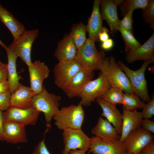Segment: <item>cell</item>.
Here are the masks:
<instances>
[{"instance_id": "obj_6", "label": "cell", "mask_w": 154, "mask_h": 154, "mask_svg": "<svg viewBox=\"0 0 154 154\" xmlns=\"http://www.w3.org/2000/svg\"><path fill=\"white\" fill-rule=\"evenodd\" d=\"M37 29L25 30L9 46L18 57L28 66L31 64V50L33 44L38 37Z\"/></svg>"}, {"instance_id": "obj_46", "label": "cell", "mask_w": 154, "mask_h": 154, "mask_svg": "<svg viewBox=\"0 0 154 154\" xmlns=\"http://www.w3.org/2000/svg\"><path fill=\"white\" fill-rule=\"evenodd\" d=\"M2 63L1 62V61L0 60V65L2 64Z\"/></svg>"}, {"instance_id": "obj_43", "label": "cell", "mask_w": 154, "mask_h": 154, "mask_svg": "<svg viewBox=\"0 0 154 154\" xmlns=\"http://www.w3.org/2000/svg\"><path fill=\"white\" fill-rule=\"evenodd\" d=\"M86 152L81 149L71 150L70 151L69 154H86Z\"/></svg>"}, {"instance_id": "obj_15", "label": "cell", "mask_w": 154, "mask_h": 154, "mask_svg": "<svg viewBox=\"0 0 154 154\" xmlns=\"http://www.w3.org/2000/svg\"><path fill=\"white\" fill-rule=\"evenodd\" d=\"M30 75V87L35 94L40 92L44 80L49 76L50 70L44 62L37 60L28 66Z\"/></svg>"}, {"instance_id": "obj_32", "label": "cell", "mask_w": 154, "mask_h": 154, "mask_svg": "<svg viewBox=\"0 0 154 154\" xmlns=\"http://www.w3.org/2000/svg\"><path fill=\"white\" fill-rule=\"evenodd\" d=\"M133 12V11L132 10L129 11L124 16L123 18L121 20H120L119 29H124L133 34V21L132 19V16Z\"/></svg>"}, {"instance_id": "obj_11", "label": "cell", "mask_w": 154, "mask_h": 154, "mask_svg": "<svg viewBox=\"0 0 154 154\" xmlns=\"http://www.w3.org/2000/svg\"><path fill=\"white\" fill-rule=\"evenodd\" d=\"M40 112L33 107L21 108L9 107L3 112L4 122L13 121L25 126L35 125L38 119Z\"/></svg>"}, {"instance_id": "obj_21", "label": "cell", "mask_w": 154, "mask_h": 154, "mask_svg": "<svg viewBox=\"0 0 154 154\" xmlns=\"http://www.w3.org/2000/svg\"><path fill=\"white\" fill-rule=\"evenodd\" d=\"M77 49L69 34H66L57 43L54 56L59 61L74 60Z\"/></svg>"}, {"instance_id": "obj_1", "label": "cell", "mask_w": 154, "mask_h": 154, "mask_svg": "<svg viewBox=\"0 0 154 154\" xmlns=\"http://www.w3.org/2000/svg\"><path fill=\"white\" fill-rule=\"evenodd\" d=\"M100 70L111 87L119 88L125 93H133L129 80L112 56L106 57Z\"/></svg>"}, {"instance_id": "obj_5", "label": "cell", "mask_w": 154, "mask_h": 154, "mask_svg": "<svg viewBox=\"0 0 154 154\" xmlns=\"http://www.w3.org/2000/svg\"><path fill=\"white\" fill-rule=\"evenodd\" d=\"M61 97L49 93L43 86L41 91L35 94L32 98V107L42 112L46 122L50 123L52 118L58 112Z\"/></svg>"}, {"instance_id": "obj_30", "label": "cell", "mask_w": 154, "mask_h": 154, "mask_svg": "<svg viewBox=\"0 0 154 154\" xmlns=\"http://www.w3.org/2000/svg\"><path fill=\"white\" fill-rule=\"evenodd\" d=\"M125 44V54L140 47L141 44L135 38L133 34L127 30L119 29Z\"/></svg>"}, {"instance_id": "obj_10", "label": "cell", "mask_w": 154, "mask_h": 154, "mask_svg": "<svg viewBox=\"0 0 154 154\" xmlns=\"http://www.w3.org/2000/svg\"><path fill=\"white\" fill-rule=\"evenodd\" d=\"M82 69L75 60L59 61L55 65L53 69L55 84L62 90L73 76Z\"/></svg>"}, {"instance_id": "obj_27", "label": "cell", "mask_w": 154, "mask_h": 154, "mask_svg": "<svg viewBox=\"0 0 154 154\" xmlns=\"http://www.w3.org/2000/svg\"><path fill=\"white\" fill-rule=\"evenodd\" d=\"M146 104L134 93L123 94L121 104L127 110H137L138 108H143Z\"/></svg>"}, {"instance_id": "obj_18", "label": "cell", "mask_w": 154, "mask_h": 154, "mask_svg": "<svg viewBox=\"0 0 154 154\" xmlns=\"http://www.w3.org/2000/svg\"><path fill=\"white\" fill-rule=\"evenodd\" d=\"M35 94L30 87L21 83L17 89L11 94L10 107L21 108L32 107V98Z\"/></svg>"}, {"instance_id": "obj_9", "label": "cell", "mask_w": 154, "mask_h": 154, "mask_svg": "<svg viewBox=\"0 0 154 154\" xmlns=\"http://www.w3.org/2000/svg\"><path fill=\"white\" fill-rule=\"evenodd\" d=\"M62 136L64 146L62 154H69L71 150L77 149L86 151L90 148L91 138L81 129H65L63 130Z\"/></svg>"}, {"instance_id": "obj_39", "label": "cell", "mask_w": 154, "mask_h": 154, "mask_svg": "<svg viewBox=\"0 0 154 154\" xmlns=\"http://www.w3.org/2000/svg\"><path fill=\"white\" fill-rule=\"evenodd\" d=\"M114 45V42L113 40L109 38L108 40L102 42L101 46L103 49L106 50H108L112 48Z\"/></svg>"}, {"instance_id": "obj_23", "label": "cell", "mask_w": 154, "mask_h": 154, "mask_svg": "<svg viewBox=\"0 0 154 154\" xmlns=\"http://www.w3.org/2000/svg\"><path fill=\"white\" fill-rule=\"evenodd\" d=\"M5 50L7 52L8 59L7 81L9 91L11 94L18 88L20 84L19 81L22 78L18 75L17 71L16 61L18 57L9 46Z\"/></svg>"}, {"instance_id": "obj_37", "label": "cell", "mask_w": 154, "mask_h": 154, "mask_svg": "<svg viewBox=\"0 0 154 154\" xmlns=\"http://www.w3.org/2000/svg\"><path fill=\"white\" fill-rule=\"evenodd\" d=\"M7 64L2 63L0 65V83L7 81Z\"/></svg>"}, {"instance_id": "obj_41", "label": "cell", "mask_w": 154, "mask_h": 154, "mask_svg": "<svg viewBox=\"0 0 154 154\" xmlns=\"http://www.w3.org/2000/svg\"><path fill=\"white\" fill-rule=\"evenodd\" d=\"M9 92L7 80L0 83V94Z\"/></svg>"}, {"instance_id": "obj_17", "label": "cell", "mask_w": 154, "mask_h": 154, "mask_svg": "<svg viewBox=\"0 0 154 154\" xmlns=\"http://www.w3.org/2000/svg\"><path fill=\"white\" fill-rule=\"evenodd\" d=\"M122 108V126L119 140L123 143L131 131L141 127L143 118L141 112L127 111L123 106Z\"/></svg>"}, {"instance_id": "obj_40", "label": "cell", "mask_w": 154, "mask_h": 154, "mask_svg": "<svg viewBox=\"0 0 154 154\" xmlns=\"http://www.w3.org/2000/svg\"><path fill=\"white\" fill-rule=\"evenodd\" d=\"M142 151L145 154H154V143L153 141L147 145Z\"/></svg>"}, {"instance_id": "obj_2", "label": "cell", "mask_w": 154, "mask_h": 154, "mask_svg": "<svg viewBox=\"0 0 154 154\" xmlns=\"http://www.w3.org/2000/svg\"><path fill=\"white\" fill-rule=\"evenodd\" d=\"M85 113L81 104L62 107L53 117L55 125L60 130L81 129Z\"/></svg>"}, {"instance_id": "obj_45", "label": "cell", "mask_w": 154, "mask_h": 154, "mask_svg": "<svg viewBox=\"0 0 154 154\" xmlns=\"http://www.w3.org/2000/svg\"><path fill=\"white\" fill-rule=\"evenodd\" d=\"M135 154H145L143 151H141Z\"/></svg>"}, {"instance_id": "obj_22", "label": "cell", "mask_w": 154, "mask_h": 154, "mask_svg": "<svg viewBox=\"0 0 154 154\" xmlns=\"http://www.w3.org/2000/svg\"><path fill=\"white\" fill-rule=\"evenodd\" d=\"M154 33L143 45L126 54V59L129 63L135 61L149 60L154 56Z\"/></svg>"}, {"instance_id": "obj_13", "label": "cell", "mask_w": 154, "mask_h": 154, "mask_svg": "<svg viewBox=\"0 0 154 154\" xmlns=\"http://www.w3.org/2000/svg\"><path fill=\"white\" fill-rule=\"evenodd\" d=\"M94 75V71L82 69L73 76L62 90L70 99L79 97L84 86L92 80Z\"/></svg>"}, {"instance_id": "obj_24", "label": "cell", "mask_w": 154, "mask_h": 154, "mask_svg": "<svg viewBox=\"0 0 154 154\" xmlns=\"http://www.w3.org/2000/svg\"><path fill=\"white\" fill-rule=\"evenodd\" d=\"M91 133L95 136L104 139L116 140L120 137L116 129L106 119L101 116L97 124L92 129Z\"/></svg>"}, {"instance_id": "obj_20", "label": "cell", "mask_w": 154, "mask_h": 154, "mask_svg": "<svg viewBox=\"0 0 154 154\" xmlns=\"http://www.w3.org/2000/svg\"><path fill=\"white\" fill-rule=\"evenodd\" d=\"M101 0L94 1L92 11L86 26L89 38L95 42L99 40L98 35L102 28V19L100 10Z\"/></svg>"}, {"instance_id": "obj_7", "label": "cell", "mask_w": 154, "mask_h": 154, "mask_svg": "<svg viewBox=\"0 0 154 154\" xmlns=\"http://www.w3.org/2000/svg\"><path fill=\"white\" fill-rule=\"evenodd\" d=\"M111 87L104 75L101 73L99 77L88 82L81 91L79 97L82 106H88L104 92Z\"/></svg>"}, {"instance_id": "obj_42", "label": "cell", "mask_w": 154, "mask_h": 154, "mask_svg": "<svg viewBox=\"0 0 154 154\" xmlns=\"http://www.w3.org/2000/svg\"><path fill=\"white\" fill-rule=\"evenodd\" d=\"M3 112L0 110V141H4L3 131Z\"/></svg>"}, {"instance_id": "obj_35", "label": "cell", "mask_w": 154, "mask_h": 154, "mask_svg": "<svg viewBox=\"0 0 154 154\" xmlns=\"http://www.w3.org/2000/svg\"><path fill=\"white\" fill-rule=\"evenodd\" d=\"M47 131V130L44 133L43 140L39 142L32 154H50L44 142L45 134Z\"/></svg>"}, {"instance_id": "obj_8", "label": "cell", "mask_w": 154, "mask_h": 154, "mask_svg": "<svg viewBox=\"0 0 154 154\" xmlns=\"http://www.w3.org/2000/svg\"><path fill=\"white\" fill-rule=\"evenodd\" d=\"M153 139L151 132L140 127L131 131L123 143L126 154H135L141 151Z\"/></svg>"}, {"instance_id": "obj_34", "label": "cell", "mask_w": 154, "mask_h": 154, "mask_svg": "<svg viewBox=\"0 0 154 154\" xmlns=\"http://www.w3.org/2000/svg\"><path fill=\"white\" fill-rule=\"evenodd\" d=\"M11 95L9 92L0 94V110H6L10 107Z\"/></svg>"}, {"instance_id": "obj_3", "label": "cell", "mask_w": 154, "mask_h": 154, "mask_svg": "<svg viewBox=\"0 0 154 154\" xmlns=\"http://www.w3.org/2000/svg\"><path fill=\"white\" fill-rule=\"evenodd\" d=\"M154 62V57L153 56L150 59L144 61L140 68L133 70L129 68L121 61H118V64L129 80L133 92L144 102H148L151 99L148 94L145 73L148 65Z\"/></svg>"}, {"instance_id": "obj_12", "label": "cell", "mask_w": 154, "mask_h": 154, "mask_svg": "<svg viewBox=\"0 0 154 154\" xmlns=\"http://www.w3.org/2000/svg\"><path fill=\"white\" fill-rule=\"evenodd\" d=\"M91 139L90 149L92 154H126L123 143L119 139L106 140L95 136Z\"/></svg>"}, {"instance_id": "obj_19", "label": "cell", "mask_w": 154, "mask_h": 154, "mask_svg": "<svg viewBox=\"0 0 154 154\" xmlns=\"http://www.w3.org/2000/svg\"><path fill=\"white\" fill-rule=\"evenodd\" d=\"M96 100L102 110V116L112 124L120 136L122 129V114L117 109L116 106L108 103L101 97L98 98Z\"/></svg>"}, {"instance_id": "obj_36", "label": "cell", "mask_w": 154, "mask_h": 154, "mask_svg": "<svg viewBox=\"0 0 154 154\" xmlns=\"http://www.w3.org/2000/svg\"><path fill=\"white\" fill-rule=\"evenodd\" d=\"M141 126L145 129L150 132L154 133V121L149 119H144L142 120Z\"/></svg>"}, {"instance_id": "obj_38", "label": "cell", "mask_w": 154, "mask_h": 154, "mask_svg": "<svg viewBox=\"0 0 154 154\" xmlns=\"http://www.w3.org/2000/svg\"><path fill=\"white\" fill-rule=\"evenodd\" d=\"M109 31L105 27H103L98 35L99 40L103 42L109 38Z\"/></svg>"}, {"instance_id": "obj_26", "label": "cell", "mask_w": 154, "mask_h": 154, "mask_svg": "<svg viewBox=\"0 0 154 154\" xmlns=\"http://www.w3.org/2000/svg\"><path fill=\"white\" fill-rule=\"evenodd\" d=\"M86 26L82 22L74 24L69 34L74 43L77 50L84 43L87 38L86 37Z\"/></svg>"}, {"instance_id": "obj_31", "label": "cell", "mask_w": 154, "mask_h": 154, "mask_svg": "<svg viewBox=\"0 0 154 154\" xmlns=\"http://www.w3.org/2000/svg\"><path fill=\"white\" fill-rule=\"evenodd\" d=\"M142 16L146 23L149 24L150 27L154 29V0H149L146 7L142 10Z\"/></svg>"}, {"instance_id": "obj_16", "label": "cell", "mask_w": 154, "mask_h": 154, "mask_svg": "<svg viewBox=\"0 0 154 154\" xmlns=\"http://www.w3.org/2000/svg\"><path fill=\"white\" fill-rule=\"evenodd\" d=\"M25 126L13 121L4 122L3 131L4 141L12 144L27 142V141Z\"/></svg>"}, {"instance_id": "obj_44", "label": "cell", "mask_w": 154, "mask_h": 154, "mask_svg": "<svg viewBox=\"0 0 154 154\" xmlns=\"http://www.w3.org/2000/svg\"><path fill=\"white\" fill-rule=\"evenodd\" d=\"M0 45H1L5 49L7 46L4 44L0 39Z\"/></svg>"}, {"instance_id": "obj_29", "label": "cell", "mask_w": 154, "mask_h": 154, "mask_svg": "<svg viewBox=\"0 0 154 154\" xmlns=\"http://www.w3.org/2000/svg\"><path fill=\"white\" fill-rule=\"evenodd\" d=\"M124 93L121 90L111 87L106 91L101 97L108 103L116 106L121 104Z\"/></svg>"}, {"instance_id": "obj_28", "label": "cell", "mask_w": 154, "mask_h": 154, "mask_svg": "<svg viewBox=\"0 0 154 154\" xmlns=\"http://www.w3.org/2000/svg\"><path fill=\"white\" fill-rule=\"evenodd\" d=\"M149 0H123L118 5L121 12V15L124 16L128 12L141 9H144L147 6Z\"/></svg>"}, {"instance_id": "obj_25", "label": "cell", "mask_w": 154, "mask_h": 154, "mask_svg": "<svg viewBox=\"0 0 154 154\" xmlns=\"http://www.w3.org/2000/svg\"><path fill=\"white\" fill-rule=\"evenodd\" d=\"M0 20L11 32L15 40L25 29L24 25L0 3Z\"/></svg>"}, {"instance_id": "obj_4", "label": "cell", "mask_w": 154, "mask_h": 154, "mask_svg": "<svg viewBox=\"0 0 154 154\" xmlns=\"http://www.w3.org/2000/svg\"><path fill=\"white\" fill-rule=\"evenodd\" d=\"M105 57L104 52L98 51L96 47L95 42L88 38L77 50L74 60L83 69L94 71L100 70Z\"/></svg>"}, {"instance_id": "obj_33", "label": "cell", "mask_w": 154, "mask_h": 154, "mask_svg": "<svg viewBox=\"0 0 154 154\" xmlns=\"http://www.w3.org/2000/svg\"><path fill=\"white\" fill-rule=\"evenodd\" d=\"M141 112L142 117L144 119H149L154 115V96L153 95L151 98L142 108Z\"/></svg>"}, {"instance_id": "obj_14", "label": "cell", "mask_w": 154, "mask_h": 154, "mask_svg": "<svg viewBox=\"0 0 154 154\" xmlns=\"http://www.w3.org/2000/svg\"><path fill=\"white\" fill-rule=\"evenodd\" d=\"M122 1L123 0H101V15L102 19L108 24L112 36H114L119 29L120 20L117 16V7Z\"/></svg>"}]
</instances>
